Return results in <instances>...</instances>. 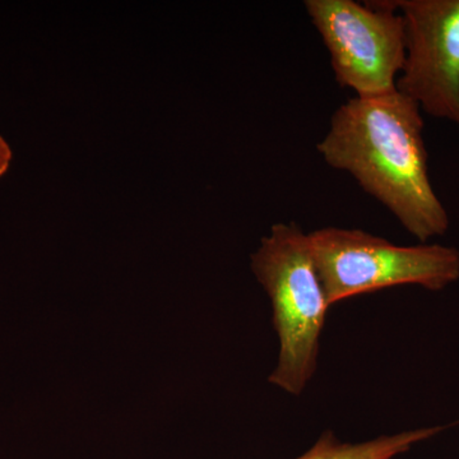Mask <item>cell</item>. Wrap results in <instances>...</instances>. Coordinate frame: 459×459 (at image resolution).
<instances>
[{
    "instance_id": "cell-1",
    "label": "cell",
    "mask_w": 459,
    "mask_h": 459,
    "mask_svg": "<svg viewBox=\"0 0 459 459\" xmlns=\"http://www.w3.org/2000/svg\"><path fill=\"white\" fill-rule=\"evenodd\" d=\"M420 111L418 102L397 90L353 98L332 115L316 150L331 168L349 172L411 235L427 243L446 234L449 216L429 177Z\"/></svg>"
},
{
    "instance_id": "cell-2",
    "label": "cell",
    "mask_w": 459,
    "mask_h": 459,
    "mask_svg": "<svg viewBox=\"0 0 459 459\" xmlns=\"http://www.w3.org/2000/svg\"><path fill=\"white\" fill-rule=\"evenodd\" d=\"M252 268L270 296L280 340L279 364L270 382L299 395L316 373L329 307L309 235L295 223L272 226L252 255Z\"/></svg>"
},
{
    "instance_id": "cell-3",
    "label": "cell",
    "mask_w": 459,
    "mask_h": 459,
    "mask_svg": "<svg viewBox=\"0 0 459 459\" xmlns=\"http://www.w3.org/2000/svg\"><path fill=\"white\" fill-rule=\"evenodd\" d=\"M309 243L329 307L386 287L439 291L459 279V252L439 244L394 246L356 229L325 228Z\"/></svg>"
},
{
    "instance_id": "cell-4",
    "label": "cell",
    "mask_w": 459,
    "mask_h": 459,
    "mask_svg": "<svg viewBox=\"0 0 459 459\" xmlns=\"http://www.w3.org/2000/svg\"><path fill=\"white\" fill-rule=\"evenodd\" d=\"M305 9L331 56L332 69L356 98L394 92L406 60L404 20L388 0H307Z\"/></svg>"
},
{
    "instance_id": "cell-5",
    "label": "cell",
    "mask_w": 459,
    "mask_h": 459,
    "mask_svg": "<svg viewBox=\"0 0 459 459\" xmlns=\"http://www.w3.org/2000/svg\"><path fill=\"white\" fill-rule=\"evenodd\" d=\"M404 20L398 92L459 126V0H388Z\"/></svg>"
},
{
    "instance_id": "cell-6",
    "label": "cell",
    "mask_w": 459,
    "mask_h": 459,
    "mask_svg": "<svg viewBox=\"0 0 459 459\" xmlns=\"http://www.w3.org/2000/svg\"><path fill=\"white\" fill-rule=\"evenodd\" d=\"M440 430L442 428L437 427L420 429L359 444L341 443L333 434L327 433L319 437L309 452L298 459H392Z\"/></svg>"
},
{
    "instance_id": "cell-7",
    "label": "cell",
    "mask_w": 459,
    "mask_h": 459,
    "mask_svg": "<svg viewBox=\"0 0 459 459\" xmlns=\"http://www.w3.org/2000/svg\"><path fill=\"white\" fill-rule=\"evenodd\" d=\"M12 161V150L4 138L0 135V178L8 171Z\"/></svg>"
}]
</instances>
